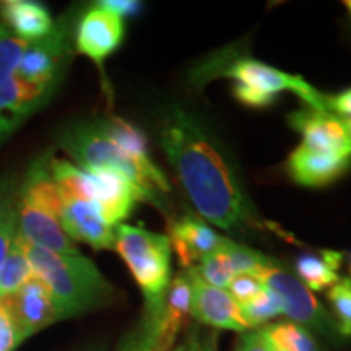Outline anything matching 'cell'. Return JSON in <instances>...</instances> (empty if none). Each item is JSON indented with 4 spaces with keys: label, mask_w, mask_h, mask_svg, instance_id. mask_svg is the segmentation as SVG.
<instances>
[{
    "label": "cell",
    "mask_w": 351,
    "mask_h": 351,
    "mask_svg": "<svg viewBox=\"0 0 351 351\" xmlns=\"http://www.w3.org/2000/svg\"><path fill=\"white\" fill-rule=\"evenodd\" d=\"M160 145L202 218L231 232L263 230L232 166L192 114L176 108L161 125Z\"/></svg>",
    "instance_id": "cell-1"
},
{
    "label": "cell",
    "mask_w": 351,
    "mask_h": 351,
    "mask_svg": "<svg viewBox=\"0 0 351 351\" xmlns=\"http://www.w3.org/2000/svg\"><path fill=\"white\" fill-rule=\"evenodd\" d=\"M25 249L34 276L51 291L59 320L77 317L106 306L116 296L112 285L83 254L62 256L44 251L26 241Z\"/></svg>",
    "instance_id": "cell-2"
},
{
    "label": "cell",
    "mask_w": 351,
    "mask_h": 351,
    "mask_svg": "<svg viewBox=\"0 0 351 351\" xmlns=\"http://www.w3.org/2000/svg\"><path fill=\"white\" fill-rule=\"evenodd\" d=\"M114 249L129 267L145 300L142 320L155 332L165 298L171 285V247L169 238L140 226L119 225L114 234Z\"/></svg>",
    "instance_id": "cell-3"
},
{
    "label": "cell",
    "mask_w": 351,
    "mask_h": 351,
    "mask_svg": "<svg viewBox=\"0 0 351 351\" xmlns=\"http://www.w3.org/2000/svg\"><path fill=\"white\" fill-rule=\"evenodd\" d=\"M49 169L62 200L91 202L114 228L122 225L138 202H147L142 191L116 171H86L57 158H51Z\"/></svg>",
    "instance_id": "cell-4"
},
{
    "label": "cell",
    "mask_w": 351,
    "mask_h": 351,
    "mask_svg": "<svg viewBox=\"0 0 351 351\" xmlns=\"http://www.w3.org/2000/svg\"><path fill=\"white\" fill-rule=\"evenodd\" d=\"M223 75L234 80L232 93L239 103L249 108H267L275 103L278 93L291 91L304 101L307 108L328 111L327 96L311 86L304 78L289 75L256 59H238L223 72Z\"/></svg>",
    "instance_id": "cell-5"
},
{
    "label": "cell",
    "mask_w": 351,
    "mask_h": 351,
    "mask_svg": "<svg viewBox=\"0 0 351 351\" xmlns=\"http://www.w3.org/2000/svg\"><path fill=\"white\" fill-rule=\"evenodd\" d=\"M60 145L82 169L116 171L137 186L147 202L161 207L160 194L148 182L142 169L104 134L98 122L72 127L60 137Z\"/></svg>",
    "instance_id": "cell-6"
},
{
    "label": "cell",
    "mask_w": 351,
    "mask_h": 351,
    "mask_svg": "<svg viewBox=\"0 0 351 351\" xmlns=\"http://www.w3.org/2000/svg\"><path fill=\"white\" fill-rule=\"evenodd\" d=\"M69 36L67 25L60 21L46 38L26 44L16 69V80L36 109L52 95L64 72L70 49Z\"/></svg>",
    "instance_id": "cell-7"
},
{
    "label": "cell",
    "mask_w": 351,
    "mask_h": 351,
    "mask_svg": "<svg viewBox=\"0 0 351 351\" xmlns=\"http://www.w3.org/2000/svg\"><path fill=\"white\" fill-rule=\"evenodd\" d=\"M267 288L274 289L283 300L285 315L307 330L317 332L330 341H340L341 335L335 319L327 313L326 307L315 300L311 289H307L296 275L275 258L258 269L256 274Z\"/></svg>",
    "instance_id": "cell-8"
},
{
    "label": "cell",
    "mask_w": 351,
    "mask_h": 351,
    "mask_svg": "<svg viewBox=\"0 0 351 351\" xmlns=\"http://www.w3.org/2000/svg\"><path fill=\"white\" fill-rule=\"evenodd\" d=\"M26 44L0 26V142L36 109L16 80V69Z\"/></svg>",
    "instance_id": "cell-9"
},
{
    "label": "cell",
    "mask_w": 351,
    "mask_h": 351,
    "mask_svg": "<svg viewBox=\"0 0 351 351\" xmlns=\"http://www.w3.org/2000/svg\"><path fill=\"white\" fill-rule=\"evenodd\" d=\"M0 301L15 324L20 343L34 333L41 332L43 328L49 327L51 324L59 322V314L51 291L38 276H33L15 295Z\"/></svg>",
    "instance_id": "cell-10"
},
{
    "label": "cell",
    "mask_w": 351,
    "mask_h": 351,
    "mask_svg": "<svg viewBox=\"0 0 351 351\" xmlns=\"http://www.w3.org/2000/svg\"><path fill=\"white\" fill-rule=\"evenodd\" d=\"M288 122L300 132L301 145L309 150L333 156H351V138L343 117L306 106L289 114Z\"/></svg>",
    "instance_id": "cell-11"
},
{
    "label": "cell",
    "mask_w": 351,
    "mask_h": 351,
    "mask_svg": "<svg viewBox=\"0 0 351 351\" xmlns=\"http://www.w3.org/2000/svg\"><path fill=\"white\" fill-rule=\"evenodd\" d=\"M192 287V317L200 326H207L215 330L247 332L241 306L232 300L226 289L215 288L200 278L195 267L187 269Z\"/></svg>",
    "instance_id": "cell-12"
},
{
    "label": "cell",
    "mask_w": 351,
    "mask_h": 351,
    "mask_svg": "<svg viewBox=\"0 0 351 351\" xmlns=\"http://www.w3.org/2000/svg\"><path fill=\"white\" fill-rule=\"evenodd\" d=\"M124 20L108 8L95 3L83 13L75 33V49L103 70V62L124 39Z\"/></svg>",
    "instance_id": "cell-13"
},
{
    "label": "cell",
    "mask_w": 351,
    "mask_h": 351,
    "mask_svg": "<svg viewBox=\"0 0 351 351\" xmlns=\"http://www.w3.org/2000/svg\"><path fill=\"white\" fill-rule=\"evenodd\" d=\"M19 232L26 243L62 256L82 254L65 234L59 219L19 192Z\"/></svg>",
    "instance_id": "cell-14"
},
{
    "label": "cell",
    "mask_w": 351,
    "mask_h": 351,
    "mask_svg": "<svg viewBox=\"0 0 351 351\" xmlns=\"http://www.w3.org/2000/svg\"><path fill=\"white\" fill-rule=\"evenodd\" d=\"M168 238L182 270L199 265L202 258L217 251L225 241L223 236L195 215H182L181 218L173 219Z\"/></svg>",
    "instance_id": "cell-15"
},
{
    "label": "cell",
    "mask_w": 351,
    "mask_h": 351,
    "mask_svg": "<svg viewBox=\"0 0 351 351\" xmlns=\"http://www.w3.org/2000/svg\"><path fill=\"white\" fill-rule=\"evenodd\" d=\"M59 223L72 241L85 243L96 251L114 249L116 228L101 217L98 207L85 200H64Z\"/></svg>",
    "instance_id": "cell-16"
},
{
    "label": "cell",
    "mask_w": 351,
    "mask_h": 351,
    "mask_svg": "<svg viewBox=\"0 0 351 351\" xmlns=\"http://www.w3.org/2000/svg\"><path fill=\"white\" fill-rule=\"evenodd\" d=\"M192 309V287L187 270H181L171 280L155 332L150 351H169Z\"/></svg>",
    "instance_id": "cell-17"
},
{
    "label": "cell",
    "mask_w": 351,
    "mask_h": 351,
    "mask_svg": "<svg viewBox=\"0 0 351 351\" xmlns=\"http://www.w3.org/2000/svg\"><path fill=\"white\" fill-rule=\"evenodd\" d=\"M351 168V156H333L300 145L288 158L289 178L302 187L319 189L340 179Z\"/></svg>",
    "instance_id": "cell-18"
},
{
    "label": "cell",
    "mask_w": 351,
    "mask_h": 351,
    "mask_svg": "<svg viewBox=\"0 0 351 351\" xmlns=\"http://www.w3.org/2000/svg\"><path fill=\"white\" fill-rule=\"evenodd\" d=\"M98 124L104 134L142 169L145 178L148 179V182L152 184L158 194L169 191L168 179H166L163 171L153 163L150 152H148L147 138L137 127L121 119V117L114 116L109 117V119L99 121Z\"/></svg>",
    "instance_id": "cell-19"
},
{
    "label": "cell",
    "mask_w": 351,
    "mask_h": 351,
    "mask_svg": "<svg viewBox=\"0 0 351 351\" xmlns=\"http://www.w3.org/2000/svg\"><path fill=\"white\" fill-rule=\"evenodd\" d=\"M0 15L8 32L25 43H34L46 38L56 26L47 7L33 0L2 2Z\"/></svg>",
    "instance_id": "cell-20"
},
{
    "label": "cell",
    "mask_w": 351,
    "mask_h": 351,
    "mask_svg": "<svg viewBox=\"0 0 351 351\" xmlns=\"http://www.w3.org/2000/svg\"><path fill=\"white\" fill-rule=\"evenodd\" d=\"M49 161L51 158H39L38 161H34L26 173L25 182L19 189V192L59 219L64 200L54 179H52Z\"/></svg>",
    "instance_id": "cell-21"
},
{
    "label": "cell",
    "mask_w": 351,
    "mask_h": 351,
    "mask_svg": "<svg viewBox=\"0 0 351 351\" xmlns=\"http://www.w3.org/2000/svg\"><path fill=\"white\" fill-rule=\"evenodd\" d=\"M343 263V254L335 251H322L315 254H301L296 258L295 269L298 278L311 291H324L332 288L340 280L337 271Z\"/></svg>",
    "instance_id": "cell-22"
},
{
    "label": "cell",
    "mask_w": 351,
    "mask_h": 351,
    "mask_svg": "<svg viewBox=\"0 0 351 351\" xmlns=\"http://www.w3.org/2000/svg\"><path fill=\"white\" fill-rule=\"evenodd\" d=\"M34 276L32 262L25 249V241L16 234L5 261L0 267V300L15 295L19 289Z\"/></svg>",
    "instance_id": "cell-23"
},
{
    "label": "cell",
    "mask_w": 351,
    "mask_h": 351,
    "mask_svg": "<svg viewBox=\"0 0 351 351\" xmlns=\"http://www.w3.org/2000/svg\"><path fill=\"white\" fill-rule=\"evenodd\" d=\"M19 234V187L16 179L7 178L0 182V267Z\"/></svg>",
    "instance_id": "cell-24"
},
{
    "label": "cell",
    "mask_w": 351,
    "mask_h": 351,
    "mask_svg": "<svg viewBox=\"0 0 351 351\" xmlns=\"http://www.w3.org/2000/svg\"><path fill=\"white\" fill-rule=\"evenodd\" d=\"M262 332L276 351H320L313 333L291 320L269 324Z\"/></svg>",
    "instance_id": "cell-25"
},
{
    "label": "cell",
    "mask_w": 351,
    "mask_h": 351,
    "mask_svg": "<svg viewBox=\"0 0 351 351\" xmlns=\"http://www.w3.org/2000/svg\"><path fill=\"white\" fill-rule=\"evenodd\" d=\"M241 314H243V319L249 330L257 328L258 326L269 322V320L285 314L283 300L278 293L265 287L257 298H254L247 304L241 306Z\"/></svg>",
    "instance_id": "cell-26"
},
{
    "label": "cell",
    "mask_w": 351,
    "mask_h": 351,
    "mask_svg": "<svg viewBox=\"0 0 351 351\" xmlns=\"http://www.w3.org/2000/svg\"><path fill=\"white\" fill-rule=\"evenodd\" d=\"M223 244H225V241H223ZM223 244L219 245L217 251H213L205 258H202L199 265H195V270L204 282H207L215 288L228 289L236 274L232 270L231 262L226 256Z\"/></svg>",
    "instance_id": "cell-27"
},
{
    "label": "cell",
    "mask_w": 351,
    "mask_h": 351,
    "mask_svg": "<svg viewBox=\"0 0 351 351\" xmlns=\"http://www.w3.org/2000/svg\"><path fill=\"white\" fill-rule=\"evenodd\" d=\"M328 301H330L333 313L337 317L341 339L351 337V280L340 278L328 289Z\"/></svg>",
    "instance_id": "cell-28"
},
{
    "label": "cell",
    "mask_w": 351,
    "mask_h": 351,
    "mask_svg": "<svg viewBox=\"0 0 351 351\" xmlns=\"http://www.w3.org/2000/svg\"><path fill=\"white\" fill-rule=\"evenodd\" d=\"M225 247L226 256L230 258L232 270L236 275L239 274H256L261 267L267 265L271 261V257L263 256L262 252L254 251V249L247 247L244 244H238L234 241L225 238Z\"/></svg>",
    "instance_id": "cell-29"
},
{
    "label": "cell",
    "mask_w": 351,
    "mask_h": 351,
    "mask_svg": "<svg viewBox=\"0 0 351 351\" xmlns=\"http://www.w3.org/2000/svg\"><path fill=\"white\" fill-rule=\"evenodd\" d=\"M263 288H265V285L261 282L257 275L239 274L231 280L230 287H228V293L239 306H244L261 295Z\"/></svg>",
    "instance_id": "cell-30"
},
{
    "label": "cell",
    "mask_w": 351,
    "mask_h": 351,
    "mask_svg": "<svg viewBox=\"0 0 351 351\" xmlns=\"http://www.w3.org/2000/svg\"><path fill=\"white\" fill-rule=\"evenodd\" d=\"M184 346L186 351H218V330H205L200 326H192L189 328Z\"/></svg>",
    "instance_id": "cell-31"
},
{
    "label": "cell",
    "mask_w": 351,
    "mask_h": 351,
    "mask_svg": "<svg viewBox=\"0 0 351 351\" xmlns=\"http://www.w3.org/2000/svg\"><path fill=\"white\" fill-rule=\"evenodd\" d=\"M152 345V333L150 328L145 326L143 320H140L138 326L125 333L119 341L116 351H150Z\"/></svg>",
    "instance_id": "cell-32"
},
{
    "label": "cell",
    "mask_w": 351,
    "mask_h": 351,
    "mask_svg": "<svg viewBox=\"0 0 351 351\" xmlns=\"http://www.w3.org/2000/svg\"><path fill=\"white\" fill-rule=\"evenodd\" d=\"M20 345L19 333H16L15 324L0 301V351H15Z\"/></svg>",
    "instance_id": "cell-33"
},
{
    "label": "cell",
    "mask_w": 351,
    "mask_h": 351,
    "mask_svg": "<svg viewBox=\"0 0 351 351\" xmlns=\"http://www.w3.org/2000/svg\"><path fill=\"white\" fill-rule=\"evenodd\" d=\"M234 351H274V346L270 345L262 328H251L241 333Z\"/></svg>",
    "instance_id": "cell-34"
},
{
    "label": "cell",
    "mask_w": 351,
    "mask_h": 351,
    "mask_svg": "<svg viewBox=\"0 0 351 351\" xmlns=\"http://www.w3.org/2000/svg\"><path fill=\"white\" fill-rule=\"evenodd\" d=\"M98 5L114 12L122 20L137 15L142 10V2H137V0H103V2H98Z\"/></svg>",
    "instance_id": "cell-35"
},
{
    "label": "cell",
    "mask_w": 351,
    "mask_h": 351,
    "mask_svg": "<svg viewBox=\"0 0 351 351\" xmlns=\"http://www.w3.org/2000/svg\"><path fill=\"white\" fill-rule=\"evenodd\" d=\"M327 109L328 112L337 114V116L350 119L351 117V88L341 91L335 96H327Z\"/></svg>",
    "instance_id": "cell-36"
},
{
    "label": "cell",
    "mask_w": 351,
    "mask_h": 351,
    "mask_svg": "<svg viewBox=\"0 0 351 351\" xmlns=\"http://www.w3.org/2000/svg\"><path fill=\"white\" fill-rule=\"evenodd\" d=\"M345 119V117H343ZM345 124H346V129H348V134H350V138H351V117L350 119H345Z\"/></svg>",
    "instance_id": "cell-37"
},
{
    "label": "cell",
    "mask_w": 351,
    "mask_h": 351,
    "mask_svg": "<svg viewBox=\"0 0 351 351\" xmlns=\"http://www.w3.org/2000/svg\"><path fill=\"white\" fill-rule=\"evenodd\" d=\"M345 5H346V8H348V10H350V13H351V0H346Z\"/></svg>",
    "instance_id": "cell-38"
},
{
    "label": "cell",
    "mask_w": 351,
    "mask_h": 351,
    "mask_svg": "<svg viewBox=\"0 0 351 351\" xmlns=\"http://www.w3.org/2000/svg\"><path fill=\"white\" fill-rule=\"evenodd\" d=\"M348 267H350V274H351V256H350V265Z\"/></svg>",
    "instance_id": "cell-39"
},
{
    "label": "cell",
    "mask_w": 351,
    "mask_h": 351,
    "mask_svg": "<svg viewBox=\"0 0 351 351\" xmlns=\"http://www.w3.org/2000/svg\"><path fill=\"white\" fill-rule=\"evenodd\" d=\"M274 351H276V350H274Z\"/></svg>",
    "instance_id": "cell-40"
}]
</instances>
